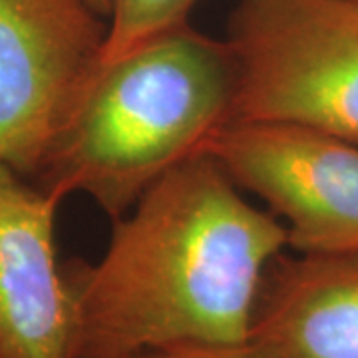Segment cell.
Listing matches in <instances>:
<instances>
[{
    "label": "cell",
    "mask_w": 358,
    "mask_h": 358,
    "mask_svg": "<svg viewBox=\"0 0 358 358\" xmlns=\"http://www.w3.org/2000/svg\"><path fill=\"white\" fill-rule=\"evenodd\" d=\"M357 2H358V0H357Z\"/></svg>",
    "instance_id": "8fae6325"
},
{
    "label": "cell",
    "mask_w": 358,
    "mask_h": 358,
    "mask_svg": "<svg viewBox=\"0 0 358 358\" xmlns=\"http://www.w3.org/2000/svg\"><path fill=\"white\" fill-rule=\"evenodd\" d=\"M106 38L88 0H0V164L34 179Z\"/></svg>",
    "instance_id": "5b68a950"
},
{
    "label": "cell",
    "mask_w": 358,
    "mask_h": 358,
    "mask_svg": "<svg viewBox=\"0 0 358 358\" xmlns=\"http://www.w3.org/2000/svg\"><path fill=\"white\" fill-rule=\"evenodd\" d=\"M243 193L203 152L112 219L96 263L62 265L72 358L247 346L263 279L289 241Z\"/></svg>",
    "instance_id": "6da1fadb"
},
{
    "label": "cell",
    "mask_w": 358,
    "mask_h": 358,
    "mask_svg": "<svg viewBox=\"0 0 358 358\" xmlns=\"http://www.w3.org/2000/svg\"><path fill=\"white\" fill-rule=\"evenodd\" d=\"M60 199L0 164V358H72L56 257Z\"/></svg>",
    "instance_id": "8992f818"
},
{
    "label": "cell",
    "mask_w": 358,
    "mask_h": 358,
    "mask_svg": "<svg viewBox=\"0 0 358 358\" xmlns=\"http://www.w3.org/2000/svg\"><path fill=\"white\" fill-rule=\"evenodd\" d=\"M134 358H253L247 346L235 348H211V346H183V348H167L152 350Z\"/></svg>",
    "instance_id": "9c48e42d"
},
{
    "label": "cell",
    "mask_w": 358,
    "mask_h": 358,
    "mask_svg": "<svg viewBox=\"0 0 358 358\" xmlns=\"http://www.w3.org/2000/svg\"><path fill=\"white\" fill-rule=\"evenodd\" d=\"M90 4L98 10V13L102 14L108 18V14H110V6H112V0H88Z\"/></svg>",
    "instance_id": "30bf717a"
},
{
    "label": "cell",
    "mask_w": 358,
    "mask_h": 358,
    "mask_svg": "<svg viewBox=\"0 0 358 358\" xmlns=\"http://www.w3.org/2000/svg\"><path fill=\"white\" fill-rule=\"evenodd\" d=\"M231 122H279L358 143L357 0H237Z\"/></svg>",
    "instance_id": "3957f363"
},
{
    "label": "cell",
    "mask_w": 358,
    "mask_h": 358,
    "mask_svg": "<svg viewBox=\"0 0 358 358\" xmlns=\"http://www.w3.org/2000/svg\"><path fill=\"white\" fill-rule=\"evenodd\" d=\"M197 0H112L108 38L100 60H112L141 44L189 24Z\"/></svg>",
    "instance_id": "ba28073f"
},
{
    "label": "cell",
    "mask_w": 358,
    "mask_h": 358,
    "mask_svg": "<svg viewBox=\"0 0 358 358\" xmlns=\"http://www.w3.org/2000/svg\"><path fill=\"white\" fill-rule=\"evenodd\" d=\"M247 350L253 358H358V253L277 257Z\"/></svg>",
    "instance_id": "52a82bcc"
},
{
    "label": "cell",
    "mask_w": 358,
    "mask_h": 358,
    "mask_svg": "<svg viewBox=\"0 0 358 358\" xmlns=\"http://www.w3.org/2000/svg\"><path fill=\"white\" fill-rule=\"evenodd\" d=\"M205 154L282 223L289 249L358 253V143L279 122H227Z\"/></svg>",
    "instance_id": "277c9868"
},
{
    "label": "cell",
    "mask_w": 358,
    "mask_h": 358,
    "mask_svg": "<svg viewBox=\"0 0 358 358\" xmlns=\"http://www.w3.org/2000/svg\"><path fill=\"white\" fill-rule=\"evenodd\" d=\"M233 100L227 40L179 26L98 62L32 181L60 201L82 193L122 217L157 179L203 154L231 122Z\"/></svg>",
    "instance_id": "7a4b0ae2"
}]
</instances>
